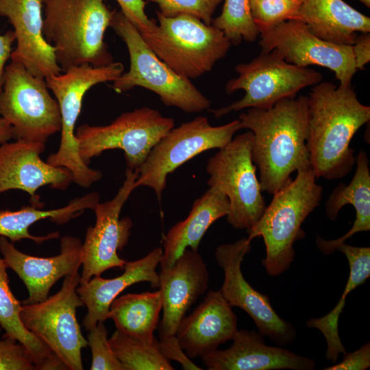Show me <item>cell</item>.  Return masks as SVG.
<instances>
[{"mask_svg":"<svg viewBox=\"0 0 370 370\" xmlns=\"http://www.w3.org/2000/svg\"><path fill=\"white\" fill-rule=\"evenodd\" d=\"M308 96L284 99L268 109L247 108L240 114L241 129L253 134L251 157L262 191L275 194L295 171L311 169Z\"/></svg>","mask_w":370,"mask_h":370,"instance_id":"6da1fadb","label":"cell"},{"mask_svg":"<svg viewBox=\"0 0 370 370\" xmlns=\"http://www.w3.org/2000/svg\"><path fill=\"white\" fill-rule=\"evenodd\" d=\"M307 146L316 177L341 178L356 163L351 140L370 120V107L358 99L352 85L328 82L313 86L308 95Z\"/></svg>","mask_w":370,"mask_h":370,"instance_id":"7a4b0ae2","label":"cell"},{"mask_svg":"<svg viewBox=\"0 0 370 370\" xmlns=\"http://www.w3.org/2000/svg\"><path fill=\"white\" fill-rule=\"evenodd\" d=\"M106 0H42V32L64 72L82 64L101 66L113 58L104 35L114 11Z\"/></svg>","mask_w":370,"mask_h":370,"instance_id":"3957f363","label":"cell"},{"mask_svg":"<svg viewBox=\"0 0 370 370\" xmlns=\"http://www.w3.org/2000/svg\"><path fill=\"white\" fill-rule=\"evenodd\" d=\"M316 178L311 169L297 171L294 180L273 194L260 218L247 230L249 240L263 238L266 256L262 263L270 276L280 275L290 267L295 255L294 243L305 236L301 225L320 204L323 188Z\"/></svg>","mask_w":370,"mask_h":370,"instance_id":"277c9868","label":"cell"},{"mask_svg":"<svg viewBox=\"0 0 370 370\" xmlns=\"http://www.w3.org/2000/svg\"><path fill=\"white\" fill-rule=\"evenodd\" d=\"M115 33L125 42L130 69L113 81L118 93L142 87L156 94L162 102L187 113L208 110L211 101L191 82L173 71L145 42L138 29L121 11H114L110 23Z\"/></svg>","mask_w":370,"mask_h":370,"instance_id":"5b68a950","label":"cell"},{"mask_svg":"<svg viewBox=\"0 0 370 370\" xmlns=\"http://www.w3.org/2000/svg\"><path fill=\"white\" fill-rule=\"evenodd\" d=\"M156 14V28L141 36L153 53L180 75L191 80L210 72L231 47L220 29L195 16Z\"/></svg>","mask_w":370,"mask_h":370,"instance_id":"8992f818","label":"cell"},{"mask_svg":"<svg viewBox=\"0 0 370 370\" xmlns=\"http://www.w3.org/2000/svg\"><path fill=\"white\" fill-rule=\"evenodd\" d=\"M123 72L124 66L121 62H112L101 66L90 64L73 66L63 73L45 79L58 103L62 120L59 148L48 156L47 162L68 169L73 182L81 187H90L103 176L100 171L89 167L79 153L75 127L81 112L83 98L92 86L113 82Z\"/></svg>","mask_w":370,"mask_h":370,"instance_id":"52a82bcc","label":"cell"},{"mask_svg":"<svg viewBox=\"0 0 370 370\" xmlns=\"http://www.w3.org/2000/svg\"><path fill=\"white\" fill-rule=\"evenodd\" d=\"M234 70L238 76L227 82L225 91L232 94L243 90L245 95L225 107L211 110L217 119L245 108L268 109L323 79L320 72L290 64L274 50L262 51L250 62L236 65Z\"/></svg>","mask_w":370,"mask_h":370,"instance_id":"ba28073f","label":"cell"},{"mask_svg":"<svg viewBox=\"0 0 370 370\" xmlns=\"http://www.w3.org/2000/svg\"><path fill=\"white\" fill-rule=\"evenodd\" d=\"M45 79L32 74L21 62L5 66L0 92V116L12 127L13 138L45 143L60 132V107Z\"/></svg>","mask_w":370,"mask_h":370,"instance_id":"9c48e42d","label":"cell"},{"mask_svg":"<svg viewBox=\"0 0 370 370\" xmlns=\"http://www.w3.org/2000/svg\"><path fill=\"white\" fill-rule=\"evenodd\" d=\"M252 141L251 131L236 136L208 160L206 168L208 186L217 188L228 198L227 223L238 230L251 228L266 208L252 160Z\"/></svg>","mask_w":370,"mask_h":370,"instance_id":"30bf717a","label":"cell"},{"mask_svg":"<svg viewBox=\"0 0 370 370\" xmlns=\"http://www.w3.org/2000/svg\"><path fill=\"white\" fill-rule=\"evenodd\" d=\"M175 125L171 117L143 107L123 112L106 125L82 124L75 131L82 159L90 160L109 149L123 151L127 169L136 171L153 146Z\"/></svg>","mask_w":370,"mask_h":370,"instance_id":"8fae6325","label":"cell"},{"mask_svg":"<svg viewBox=\"0 0 370 370\" xmlns=\"http://www.w3.org/2000/svg\"><path fill=\"white\" fill-rule=\"evenodd\" d=\"M79 270L64 277L58 292L45 301L23 304L20 313L24 325L40 339L69 370H82V349L88 346L76 317L84 306L77 288Z\"/></svg>","mask_w":370,"mask_h":370,"instance_id":"7c38bea8","label":"cell"},{"mask_svg":"<svg viewBox=\"0 0 370 370\" xmlns=\"http://www.w3.org/2000/svg\"><path fill=\"white\" fill-rule=\"evenodd\" d=\"M240 130L238 119L212 126L202 116L173 127L153 146L136 171V188L153 189L160 202L170 173L199 153L223 148Z\"/></svg>","mask_w":370,"mask_h":370,"instance_id":"4fadbf2b","label":"cell"},{"mask_svg":"<svg viewBox=\"0 0 370 370\" xmlns=\"http://www.w3.org/2000/svg\"><path fill=\"white\" fill-rule=\"evenodd\" d=\"M251 242L243 238L216 248L215 258L224 274L220 291L232 307L240 308L250 316L263 336L279 346L287 345L297 336L295 327L278 314L269 297L254 289L242 273L241 264L251 249Z\"/></svg>","mask_w":370,"mask_h":370,"instance_id":"5bb4252c","label":"cell"},{"mask_svg":"<svg viewBox=\"0 0 370 370\" xmlns=\"http://www.w3.org/2000/svg\"><path fill=\"white\" fill-rule=\"evenodd\" d=\"M138 173L127 169L121 187L110 200L99 202L93 209L96 221L88 227L82 245V271L80 283L88 282L112 268L123 269L126 261L118 255L127 245L133 223L128 217L120 219L121 210L136 188Z\"/></svg>","mask_w":370,"mask_h":370,"instance_id":"9a60e30c","label":"cell"},{"mask_svg":"<svg viewBox=\"0 0 370 370\" xmlns=\"http://www.w3.org/2000/svg\"><path fill=\"white\" fill-rule=\"evenodd\" d=\"M262 51H275L287 62L300 66L317 65L331 70L339 85H351L357 69L352 45H338L315 36L299 20L282 23L259 36Z\"/></svg>","mask_w":370,"mask_h":370,"instance_id":"2e32d148","label":"cell"},{"mask_svg":"<svg viewBox=\"0 0 370 370\" xmlns=\"http://www.w3.org/2000/svg\"><path fill=\"white\" fill-rule=\"evenodd\" d=\"M45 143L22 139L0 146V194L10 190L26 192L39 206L37 190L45 186L64 190L73 182L71 172L42 160Z\"/></svg>","mask_w":370,"mask_h":370,"instance_id":"e0dca14e","label":"cell"},{"mask_svg":"<svg viewBox=\"0 0 370 370\" xmlns=\"http://www.w3.org/2000/svg\"><path fill=\"white\" fill-rule=\"evenodd\" d=\"M82 245L78 238L66 235L60 239V254L43 258L26 254L0 236V252L6 266L17 274L28 291L22 304L45 301L57 281L79 270L82 264Z\"/></svg>","mask_w":370,"mask_h":370,"instance_id":"ac0fdd59","label":"cell"},{"mask_svg":"<svg viewBox=\"0 0 370 370\" xmlns=\"http://www.w3.org/2000/svg\"><path fill=\"white\" fill-rule=\"evenodd\" d=\"M158 274L163 310L159 336H173L186 312L206 292L209 273L198 251L186 249L171 267Z\"/></svg>","mask_w":370,"mask_h":370,"instance_id":"d6986e66","label":"cell"},{"mask_svg":"<svg viewBox=\"0 0 370 370\" xmlns=\"http://www.w3.org/2000/svg\"><path fill=\"white\" fill-rule=\"evenodd\" d=\"M42 0H0V16L13 27L16 45L12 61L21 62L34 75L46 79L62 72L55 49L43 32Z\"/></svg>","mask_w":370,"mask_h":370,"instance_id":"ffe728a7","label":"cell"},{"mask_svg":"<svg viewBox=\"0 0 370 370\" xmlns=\"http://www.w3.org/2000/svg\"><path fill=\"white\" fill-rule=\"evenodd\" d=\"M232 345L215 349L201 358L209 370H313L312 359L282 346L267 345L260 332L238 330Z\"/></svg>","mask_w":370,"mask_h":370,"instance_id":"44dd1931","label":"cell"},{"mask_svg":"<svg viewBox=\"0 0 370 370\" xmlns=\"http://www.w3.org/2000/svg\"><path fill=\"white\" fill-rule=\"evenodd\" d=\"M237 317L220 290L209 291L204 299L178 325L176 337L190 358L218 349L237 332Z\"/></svg>","mask_w":370,"mask_h":370,"instance_id":"7402d4cb","label":"cell"},{"mask_svg":"<svg viewBox=\"0 0 370 370\" xmlns=\"http://www.w3.org/2000/svg\"><path fill=\"white\" fill-rule=\"evenodd\" d=\"M162 258V248L156 247L143 258L126 262L124 272L118 277L106 279L94 276L88 282L79 283L77 292L88 310L83 320L85 329L89 331L98 322L109 319L110 304L126 288L142 282L158 288L156 268Z\"/></svg>","mask_w":370,"mask_h":370,"instance_id":"603a6c76","label":"cell"},{"mask_svg":"<svg viewBox=\"0 0 370 370\" xmlns=\"http://www.w3.org/2000/svg\"><path fill=\"white\" fill-rule=\"evenodd\" d=\"M227 197L214 186L209 188L191 208L188 217L175 224L164 238L160 269L171 267L183 251H197L200 242L211 225L229 211Z\"/></svg>","mask_w":370,"mask_h":370,"instance_id":"cb8c5ba5","label":"cell"},{"mask_svg":"<svg viewBox=\"0 0 370 370\" xmlns=\"http://www.w3.org/2000/svg\"><path fill=\"white\" fill-rule=\"evenodd\" d=\"M299 21L326 41L352 45L358 33L370 32V18L343 0H304Z\"/></svg>","mask_w":370,"mask_h":370,"instance_id":"d4e9b609","label":"cell"},{"mask_svg":"<svg viewBox=\"0 0 370 370\" xmlns=\"http://www.w3.org/2000/svg\"><path fill=\"white\" fill-rule=\"evenodd\" d=\"M356 169L352 181L347 185L339 184L325 203V212L331 220H335L341 208L351 204L356 211V219L351 229L335 240L316 238L317 248L323 254L336 251V247L355 234L370 230V172L366 152L360 151L356 158Z\"/></svg>","mask_w":370,"mask_h":370,"instance_id":"484cf974","label":"cell"},{"mask_svg":"<svg viewBox=\"0 0 370 370\" xmlns=\"http://www.w3.org/2000/svg\"><path fill=\"white\" fill-rule=\"evenodd\" d=\"M99 202V193L92 192L75 198L66 206L56 209L44 210L35 206H27L16 210H0V236L5 237L12 243L23 239H29L37 244H42L59 238V232L45 236H34L29 231L31 225L46 219L59 225L66 223L86 209L93 210Z\"/></svg>","mask_w":370,"mask_h":370,"instance_id":"4316f807","label":"cell"},{"mask_svg":"<svg viewBox=\"0 0 370 370\" xmlns=\"http://www.w3.org/2000/svg\"><path fill=\"white\" fill-rule=\"evenodd\" d=\"M336 251L345 256L349 266V277L341 297L329 313L322 317L310 318L306 321L308 328L317 329L325 337L327 343L325 358L332 362H336L341 354L347 352L338 334V321L347 296L370 276L369 247H356L344 242L336 247Z\"/></svg>","mask_w":370,"mask_h":370,"instance_id":"83f0119b","label":"cell"},{"mask_svg":"<svg viewBox=\"0 0 370 370\" xmlns=\"http://www.w3.org/2000/svg\"><path fill=\"white\" fill-rule=\"evenodd\" d=\"M7 269L3 258L0 256V327L5 331L2 337L15 339L25 346L37 369H67L51 349L24 325L20 316L22 303L10 289Z\"/></svg>","mask_w":370,"mask_h":370,"instance_id":"f1b7e54d","label":"cell"},{"mask_svg":"<svg viewBox=\"0 0 370 370\" xmlns=\"http://www.w3.org/2000/svg\"><path fill=\"white\" fill-rule=\"evenodd\" d=\"M162 308L160 291L127 293L117 297L110 306L109 319L116 330L148 344L156 341L154 331Z\"/></svg>","mask_w":370,"mask_h":370,"instance_id":"f546056e","label":"cell"},{"mask_svg":"<svg viewBox=\"0 0 370 370\" xmlns=\"http://www.w3.org/2000/svg\"><path fill=\"white\" fill-rule=\"evenodd\" d=\"M156 341L148 344L116 330L109 338L111 347L125 370H173L159 351Z\"/></svg>","mask_w":370,"mask_h":370,"instance_id":"4dcf8cb0","label":"cell"},{"mask_svg":"<svg viewBox=\"0 0 370 370\" xmlns=\"http://www.w3.org/2000/svg\"><path fill=\"white\" fill-rule=\"evenodd\" d=\"M222 11L211 25L220 29L232 45L253 42L260 36L253 20L249 0H223Z\"/></svg>","mask_w":370,"mask_h":370,"instance_id":"1f68e13d","label":"cell"},{"mask_svg":"<svg viewBox=\"0 0 370 370\" xmlns=\"http://www.w3.org/2000/svg\"><path fill=\"white\" fill-rule=\"evenodd\" d=\"M251 13L260 34L290 20H298L299 6L286 0H249Z\"/></svg>","mask_w":370,"mask_h":370,"instance_id":"d6a6232c","label":"cell"},{"mask_svg":"<svg viewBox=\"0 0 370 370\" xmlns=\"http://www.w3.org/2000/svg\"><path fill=\"white\" fill-rule=\"evenodd\" d=\"M156 3L158 12L166 16L186 14L211 25L214 14L223 0H145Z\"/></svg>","mask_w":370,"mask_h":370,"instance_id":"836d02e7","label":"cell"},{"mask_svg":"<svg viewBox=\"0 0 370 370\" xmlns=\"http://www.w3.org/2000/svg\"><path fill=\"white\" fill-rule=\"evenodd\" d=\"M87 341L92 354L91 370H125L111 347L104 322L89 330Z\"/></svg>","mask_w":370,"mask_h":370,"instance_id":"e575fe53","label":"cell"},{"mask_svg":"<svg viewBox=\"0 0 370 370\" xmlns=\"http://www.w3.org/2000/svg\"><path fill=\"white\" fill-rule=\"evenodd\" d=\"M0 327V332L1 331ZM0 340V370H35L37 367L27 349L16 340Z\"/></svg>","mask_w":370,"mask_h":370,"instance_id":"d590c367","label":"cell"},{"mask_svg":"<svg viewBox=\"0 0 370 370\" xmlns=\"http://www.w3.org/2000/svg\"><path fill=\"white\" fill-rule=\"evenodd\" d=\"M121 12L138 29L140 34L152 32L157 25L154 19L149 18L145 12V0H116Z\"/></svg>","mask_w":370,"mask_h":370,"instance_id":"8d00e7d4","label":"cell"},{"mask_svg":"<svg viewBox=\"0 0 370 370\" xmlns=\"http://www.w3.org/2000/svg\"><path fill=\"white\" fill-rule=\"evenodd\" d=\"M156 345L163 356L169 361L174 360L180 363L183 369H202V368L193 363L184 352L178 343L176 335L170 337L160 338L159 341L157 340Z\"/></svg>","mask_w":370,"mask_h":370,"instance_id":"74e56055","label":"cell"},{"mask_svg":"<svg viewBox=\"0 0 370 370\" xmlns=\"http://www.w3.org/2000/svg\"><path fill=\"white\" fill-rule=\"evenodd\" d=\"M370 367L369 342L353 352L344 354L341 362L325 367L324 370H365Z\"/></svg>","mask_w":370,"mask_h":370,"instance_id":"f35d334b","label":"cell"},{"mask_svg":"<svg viewBox=\"0 0 370 370\" xmlns=\"http://www.w3.org/2000/svg\"><path fill=\"white\" fill-rule=\"evenodd\" d=\"M352 47L356 69H363L370 61L369 32L358 35Z\"/></svg>","mask_w":370,"mask_h":370,"instance_id":"ab89813d","label":"cell"},{"mask_svg":"<svg viewBox=\"0 0 370 370\" xmlns=\"http://www.w3.org/2000/svg\"><path fill=\"white\" fill-rule=\"evenodd\" d=\"M14 41L15 36L12 30L0 34V92L2 89L5 64L11 57Z\"/></svg>","mask_w":370,"mask_h":370,"instance_id":"60d3db41","label":"cell"},{"mask_svg":"<svg viewBox=\"0 0 370 370\" xmlns=\"http://www.w3.org/2000/svg\"><path fill=\"white\" fill-rule=\"evenodd\" d=\"M13 138L11 125L2 117H0V146Z\"/></svg>","mask_w":370,"mask_h":370,"instance_id":"b9f144b4","label":"cell"},{"mask_svg":"<svg viewBox=\"0 0 370 370\" xmlns=\"http://www.w3.org/2000/svg\"><path fill=\"white\" fill-rule=\"evenodd\" d=\"M286 1L294 3L295 4H297V5H300L303 3V1L304 0H286Z\"/></svg>","mask_w":370,"mask_h":370,"instance_id":"7bdbcfd3","label":"cell"},{"mask_svg":"<svg viewBox=\"0 0 370 370\" xmlns=\"http://www.w3.org/2000/svg\"><path fill=\"white\" fill-rule=\"evenodd\" d=\"M361 3L365 5L367 8H370V0H359Z\"/></svg>","mask_w":370,"mask_h":370,"instance_id":"ee69618b","label":"cell"}]
</instances>
